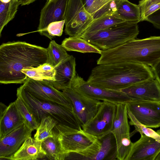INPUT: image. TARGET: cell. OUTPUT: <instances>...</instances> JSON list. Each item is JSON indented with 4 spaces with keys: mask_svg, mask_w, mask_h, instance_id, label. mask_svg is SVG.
I'll return each mask as SVG.
<instances>
[{
    "mask_svg": "<svg viewBox=\"0 0 160 160\" xmlns=\"http://www.w3.org/2000/svg\"><path fill=\"white\" fill-rule=\"evenodd\" d=\"M116 13L126 22L138 23L141 21V12L139 6L128 0H120Z\"/></svg>",
    "mask_w": 160,
    "mask_h": 160,
    "instance_id": "603a6c76",
    "label": "cell"
},
{
    "mask_svg": "<svg viewBox=\"0 0 160 160\" xmlns=\"http://www.w3.org/2000/svg\"><path fill=\"white\" fill-rule=\"evenodd\" d=\"M68 0H57L46 2L40 12L37 30L39 32L45 29L51 23L64 20Z\"/></svg>",
    "mask_w": 160,
    "mask_h": 160,
    "instance_id": "d6986e66",
    "label": "cell"
},
{
    "mask_svg": "<svg viewBox=\"0 0 160 160\" xmlns=\"http://www.w3.org/2000/svg\"><path fill=\"white\" fill-rule=\"evenodd\" d=\"M133 143L126 160H155L160 152V142L143 134Z\"/></svg>",
    "mask_w": 160,
    "mask_h": 160,
    "instance_id": "2e32d148",
    "label": "cell"
},
{
    "mask_svg": "<svg viewBox=\"0 0 160 160\" xmlns=\"http://www.w3.org/2000/svg\"><path fill=\"white\" fill-rule=\"evenodd\" d=\"M117 105L107 101L102 102L94 116L82 129L97 138L102 137L111 132L116 113Z\"/></svg>",
    "mask_w": 160,
    "mask_h": 160,
    "instance_id": "8fae6325",
    "label": "cell"
},
{
    "mask_svg": "<svg viewBox=\"0 0 160 160\" xmlns=\"http://www.w3.org/2000/svg\"><path fill=\"white\" fill-rule=\"evenodd\" d=\"M155 78L160 83V60L154 66L152 67Z\"/></svg>",
    "mask_w": 160,
    "mask_h": 160,
    "instance_id": "74e56055",
    "label": "cell"
},
{
    "mask_svg": "<svg viewBox=\"0 0 160 160\" xmlns=\"http://www.w3.org/2000/svg\"><path fill=\"white\" fill-rule=\"evenodd\" d=\"M53 134V137H49L42 142V148L46 154V156L50 160H65L67 155L63 153L54 129Z\"/></svg>",
    "mask_w": 160,
    "mask_h": 160,
    "instance_id": "cb8c5ba5",
    "label": "cell"
},
{
    "mask_svg": "<svg viewBox=\"0 0 160 160\" xmlns=\"http://www.w3.org/2000/svg\"><path fill=\"white\" fill-rule=\"evenodd\" d=\"M119 91L125 93L133 100L160 102V83L155 77Z\"/></svg>",
    "mask_w": 160,
    "mask_h": 160,
    "instance_id": "9a60e30c",
    "label": "cell"
},
{
    "mask_svg": "<svg viewBox=\"0 0 160 160\" xmlns=\"http://www.w3.org/2000/svg\"><path fill=\"white\" fill-rule=\"evenodd\" d=\"M20 5L21 2L19 0H11L7 3L0 1V37L3 28L14 18Z\"/></svg>",
    "mask_w": 160,
    "mask_h": 160,
    "instance_id": "484cf974",
    "label": "cell"
},
{
    "mask_svg": "<svg viewBox=\"0 0 160 160\" xmlns=\"http://www.w3.org/2000/svg\"><path fill=\"white\" fill-rule=\"evenodd\" d=\"M160 8V3L152 5L141 12V21H145L146 18Z\"/></svg>",
    "mask_w": 160,
    "mask_h": 160,
    "instance_id": "e575fe53",
    "label": "cell"
},
{
    "mask_svg": "<svg viewBox=\"0 0 160 160\" xmlns=\"http://www.w3.org/2000/svg\"><path fill=\"white\" fill-rule=\"evenodd\" d=\"M0 116H1L3 113V112L7 107V106H6L5 104L0 102Z\"/></svg>",
    "mask_w": 160,
    "mask_h": 160,
    "instance_id": "60d3db41",
    "label": "cell"
},
{
    "mask_svg": "<svg viewBox=\"0 0 160 160\" xmlns=\"http://www.w3.org/2000/svg\"><path fill=\"white\" fill-rule=\"evenodd\" d=\"M54 129L57 133L62 149L67 155L83 151L97 139L82 129L76 130L62 124H57Z\"/></svg>",
    "mask_w": 160,
    "mask_h": 160,
    "instance_id": "ba28073f",
    "label": "cell"
},
{
    "mask_svg": "<svg viewBox=\"0 0 160 160\" xmlns=\"http://www.w3.org/2000/svg\"><path fill=\"white\" fill-rule=\"evenodd\" d=\"M25 88L36 98L73 109L72 102L62 92L56 89L49 81L28 78L23 83Z\"/></svg>",
    "mask_w": 160,
    "mask_h": 160,
    "instance_id": "7c38bea8",
    "label": "cell"
},
{
    "mask_svg": "<svg viewBox=\"0 0 160 160\" xmlns=\"http://www.w3.org/2000/svg\"><path fill=\"white\" fill-rule=\"evenodd\" d=\"M64 20L65 34L79 37L94 19L82 0H68Z\"/></svg>",
    "mask_w": 160,
    "mask_h": 160,
    "instance_id": "9c48e42d",
    "label": "cell"
},
{
    "mask_svg": "<svg viewBox=\"0 0 160 160\" xmlns=\"http://www.w3.org/2000/svg\"><path fill=\"white\" fill-rule=\"evenodd\" d=\"M47 48L20 41L0 46V82L24 83L28 78L23 69L37 68L48 62Z\"/></svg>",
    "mask_w": 160,
    "mask_h": 160,
    "instance_id": "6da1fadb",
    "label": "cell"
},
{
    "mask_svg": "<svg viewBox=\"0 0 160 160\" xmlns=\"http://www.w3.org/2000/svg\"><path fill=\"white\" fill-rule=\"evenodd\" d=\"M145 21L151 22L154 27L160 29V8L148 17Z\"/></svg>",
    "mask_w": 160,
    "mask_h": 160,
    "instance_id": "836d02e7",
    "label": "cell"
},
{
    "mask_svg": "<svg viewBox=\"0 0 160 160\" xmlns=\"http://www.w3.org/2000/svg\"><path fill=\"white\" fill-rule=\"evenodd\" d=\"M62 92L71 100L73 111L82 128L96 115L102 102L83 95L71 88Z\"/></svg>",
    "mask_w": 160,
    "mask_h": 160,
    "instance_id": "4fadbf2b",
    "label": "cell"
},
{
    "mask_svg": "<svg viewBox=\"0 0 160 160\" xmlns=\"http://www.w3.org/2000/svg\"><path fill=\"white\" fill-rule=\"evenodd\" d=\"M138 23L124 21L95 32L84 34L79 37L102 50H108L136 38L139 33Z\"/></svg>",
    "mask_w": 160,
    "mask_h": 160,
    "instance_id": "5b68a950",
    "label": "cell"
},
{
    "mask_svg": "<svg viewBox=\"0 0 160 160\" xmlns=\"http://www.w3.org/2000/svg\"><path fill=\"white\" fill-rule=\"evenodd\" d=\"M127 110L128 118L130 119L129 123L134 127L136 131L140 134H143L160 142V129L155 132L150 128L146 127L139 122L128 110Z\"/></svg>",
    "mask_w": 160,
    "mask_h": 160,
    "instance_id": "f546056e",
    "label": "cell"
},
{
    "mask_svg": "<svg viewBox=\"0 0 160 160\" xmlns=\"http://www.w3.org/2000/svg\"><path fill=\"white\" fill-rule=\"evenodd\" d=\"M127 109L146 127H160V102L133 100L126 103Z\"/></svg>",
    "mask_w": 160,
    "mask_h": 160,
    "instance_id": "5bb4252c",
    "label": "cell"
},
{
    "mask_svg": "<svg viewBox=\"0 0 160 160\" xmlns=\"http://www.w3.org/2000/svg\"><path fill=\"white\" fill-rule=\"evenodd\" d=\"M155 160H160V152L156 157Z\"/></svg>",
    "mask_w": 160,
    "mask_h": 160,
    "instance_id": "b9f144b4",
    "label": "cell"
},
{
    "mask_svg": "<svg viewBox=\"0 0 160 160\" xmlns=\"http://www.w3.org/2000/svg\"><path fill=\"white\" fill-rule=\"evenodd\" d=\"M58 122L50 116L43 117L37 128L34 138L42 142L47 138L53 136V129Z\"/></svg>",
    "mask_w": 160,
    "mask_h": 160,
    "instance_id": "4316f807",
    "label": "cell"
},
{
    "mask_svg": "<svg viewBox=\"0 0 160 160\" xmlns=\"http://www.w3.org/2000/svg\"><path fill=\"white\" fill-rule=\"evenodd\" d=\"M155 77L150 66L123 62L98 65L92 69L87 81L103 88L119 91Z\"/></svg>",
    "mask_w": 160,
    "mask_h": 160,
    "instance_id": "7a4b0ae2",
    "label": "cell"
},
{
    "mask_svg": "<svg viewBox=\"0 0 160 160\" xmlns=\"http://www.w3.org/2000/svg\"><path fill=\"white\" fill-rule=\"evenodd\" d=\"M15 101L18 108L24 120V124L33 131L36 129L39 123L32 111L19 97L17 96Z\"/></svg>",
    "mask_w": 160,
    "mask_h": 160,
    "instance_id": "f1b7e54d",
    "label": "cell"
},
{
    "mask_svg": "<svg viewBox=\"0 0 160 160\" xmlns=\"http://www.w3.org/2000/svg\"><path fill=\"white\" fill-rule=\"evenodd\" d=\"M17 96L20 97L27 104L39 123L43 117L50 116L58 124L78 130L82 129L73 109L53 102L39 99L28 92L23 85L17 89Z\"/></svg>",
    "mask_w": 160,
    "mask_h": 160,
    "instance_id": "277c9868",
    "label": "cell"
},
{
    "mask_svg": "<svg viewBox=\"0 0 160 160\" xmlns=\"http://www.w3.org/2000/svg\"><path fill=\"white\" fill-rule=\"evenodd\" d=\"M0 118V140L24 124L15 101L8 106Z\"/></svg>",
    "mask_w": 160,
    "mask_h": 160,
    "instance_id": "ffe728a7",
    "label": "cell"
},
{
    "mask_svg": "<svg viewBox=\"0 0 160 160\" xmlns=\"http://www.w3.org/2000/svg\"><path fill=\"white\" fill-rule=\"evenodd\" d=\"M61 45L66 51L83 53H95L101 54L102 50L85 39L78 37H69L65 38Z\"/></svg>",
    "mask_w": 160,
    "mask_h": 160,
    "instance_id": "7402d4cb",
    "label": "cell"
},
{
    "mask_svg": "<svg viewBox=\"0 0 160 160\" xmlns=\"http://www.w3.org/2000/svg\"><path fill=\"white\" fill-rule=\"evenodd\" d=\"M40 80H45L50 82L55 80V71L53 66L46 63L37 68Z\"/></svg>",
    "mask_w": 160,
    "mask_h": 160,
    "instance_id": "d6a6232c",
    "label": "cell"
},
{
    "mask_svg": "<svg viewBox=\"0 0 160 160\" xmlns=\"http://www.w3.org/2000/svg\"><path fill=\"white\" fill-rule=\"evenodd\" d=\"M160 3V0H141L138 5L141 12L148 7L154 4Z\"/></svg>",
    "mask_w": 160,
    "mask_h": 160,
    "instance_id": "d590c367",
    "label": "cell"
},
{
    "mask_svg": "<svg viewBox=\"0 0 160 160\" xmlns=\"http://www.w3.org/2000/svg\"><path fill=\"white\" fill-rule=\"evenodd\" d=\"M110 0H95L89 12L92 15Z\"/></svg>",
    "mask_w": 160,
    "mask_h": 160,
    "instance_id": "8d00e7d4",
    "label": "cell"
},
{
    "mask_svg": "<svg viewBox=\"0 0 160 160\" xmlns=\"http://www.w3.org/2000/svg\"><path fill=\"white\" fill-rule=\"evenodd\" d=\"M75 58L69 55L54 67L55 80L50 82L56 89L62 91L71 88L77 74Z\"/></svg>",
    "mask_w": 160,
    "mask_h": 160,
    "instance_id": "ac0fdd59",
    "label": "cell"
},
{
    "mask_svg": "<svg viewBox=\"0 0 160 160\" xmlns=\"http://www.w3.org/2000/svg\"><path fill=\"white\" fill-rule=\"evenodd\" d=\"M19 0L20 1V2H21V0Z\"/></svg>",
    "mask_w": 160,
    "mask_h": 160,
    "instance_id": "f6af8a7d",
    "label": "cell"
},
{
    "mask_svg": "<svg viewBox=\"0 0 160 160\" xmlns=\"http://www.w3.org/2000/svg\"><path fill=\"white\" fill-rule=\"evenodd\" d=\"M71 88L90 98L108 102L116 105L127 103L133 100L121 91L107 90L93 85L85 81L78 74Z\"/></svg>",
    "mask_w": 160,
    "mask_h": 160,
    "instance_id": "30bf717a",
    "label": "cell"
},
{
    "mask_svg": "<svg viewBox=\"0 0 160 160\" xmlns=\"http://www.w3.org/2000/svg\"><path fill=\"white\" fill-rule=\"evenodd\" d=\"M47 49L48 55V62L53 67L69 55L61 44H58L54 40L50 42Z\"/></svg>",
    "mask_w": 160,
    "mask_h": 160,
    "instance_id": "83f0119b",
    "label": "cell"
},
{
    "mask_svg": "<svg viewBox=\"0 0 160 160\" xmlns=\"http://www.w3.org/2000/svg\"><path fill=\"white\" fill-rule=\"evenodd\" d=\"M42 142L30 137L19 149L6 159L11 160H35L42 158L46 154L42 147Z\"/></svg>",
    "mask_w": 160,
    "mask_h": 160,
    "instance_id": "44dd1931",
    "label": "cell"
},
{
    "mask_svg": "<svg viewBox=\"0 0 160 160\" xmlns=\"http://www.w3.org/2000/svg\"><path fill=\"white\" fill-rule=\"evenodd\" d=\"M32 131L24 124L0 140V158L6 159L14 154L31 137Z\"/></svg>",
    "mask_w": 160,
    "mask_h": 160,
    "instance_id": "e0dca14e",
    "label": "cell"
},
{
    "mask_svg": "<svg viewBox=\"0 0 160 160\" xmlns=\"http://www.w3.org/2000/svg\"><path fill=\"white\" fill-rule=\"evenodd\" d=\"M86 10L89 12L95 0H82Z\"/></svg>",
    "mask_w": 160,
    "mask_h": 160,
    "instance_id": "f35d334b",
    "label": "cell"
},
{
    "mask_svg": "<svg viewBox=\"0 0 160 160\" xmlns=\"http://www.w3.org/2000/svg\"><path fill=\"white\" fill-rule=\"evenodd\" d=\"M57 0H47V2H53L56 1Z\"/></svg>",
    "mask_w": 160,
    "mask_h": 160,
    "instance_id": "ee69618b",
    "label": "cell"
},
{
    "mask_svg": "<svg viewBox=\"0 0 160 160\" xmlns=\"http://www.w3.org/2000/svg\"><path fill=\"white\" fill-rule=\"evenodd\" d=\"M124 21L116 13L104 15L94 19L79 37L84 34L95 32Z\"/></svg>",
    "mask_w": 160,
    "mask_h": 160,
    "instance_id": "d4e9b609",
    "label": "cell"
},
{
    "mask_svg": "<svg viewBox=\"0 0 160 160\" xmlns=\"http://www.w3.org/2000/svg\"><path fill=\"white\" fill-rule=\"evenodd\" d=\"M120 0H110L92 14L93 19H98L104 15L116 13Z\"/></svg>",
    "mask_w": 160,
    "mask_h": 160,
    "instance_id": "1f68e13d",
    "label": "cell"
},
{
    "mask_svg": "<svg viewBox=\"0 0 160 160\" xmlns=\"http://www.w3.org/2000/svg\"><path fill=\"white\" fill-rule=\"evenodd\" d=\"M160 60V36L134 39L115 48L102 50L97 65L123 62L142 64L151 68Z\"/></svg>",
    "mask_w": 160,
    "mask_h": 160,
    "instance_id": "3957f363",
    "label": "cell"
},
{
    "mask_svg": "<svg viewBox=\"0 0 160 160\" xmlns=\"http://www.w3.org/2000/svg\"><path fill=\"white\" fill-rule=\"evenodd\" d=\"M65 24V20L52 22L45 29L39 32L41 35L44 36L52 40L56 36L59 37L62 35Z\"/></svg>",
    "mask_w": 160,
    "mask_h": 160,
    "instance_id": "4dcf8cb0",
    "label": "cell"
},
{
    "mask_svg": "<svg viewBox=\"0 0 160 160\" xmlns=\"http://www.w3.org/2000/svg\"><path fill=\"white\" fill-rule=\"evenodd\" d=\"M117 148L115 137L111 132L99 138L82 151L67 154L66 159L74 160H115Z\"/></svg>",
    "mask_w": 160,
    "mask_h": 160,
    "instance_id": "8992f818",
    "label": "cell"
},
{
    "mask_svg": "<svg viewBox=\"0 0 160 160\" xmlns=\"http://www.w3.org/2000/svg\"><path fill=\"white\" fill-rule=\"evenodd\" d=\"M126 103L117 105L116 113L111 132L116 140L117 160H126L132 145L128 120Z\"/></svg>",
    "mask_w": 160,
    "mask_h": 160,
    "instance_id": "52a82bcc",
    "label": "cell"
},
{
    "mask_svg": "<svg viewBox=\"0 0 160 160\" xmlns=\"http://www.w3.org/2000/svg\"><path fill=\"white\" fill-rule=\"evenodd\" d=\"M11 0H0V1L3 3H7L9 2Z\"/></svg>",
    "mask_w": 160,
    "mask_h": 160,
    "instance_id": "7bdbcfd3",
    "label": "cell"
},
{
    "mask_svg": "<svg viewBox=\"0 0 160 160\" xmlns=\"http://www.w3.org/2000/svg\"><path fill=\"white\" fill-rule=\"evenodd\" d=\"M36 0H21V6L28 5L32 3Z\"/></svg>",
    "mask_w": 160,
    "mask_h": 160,
    "instance_id": "ab89813d",
    "label": "cell"
}]
</instances>
